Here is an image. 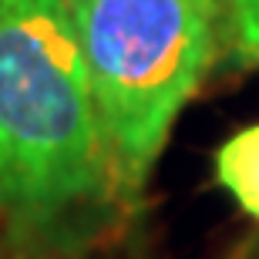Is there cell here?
Instances as JSON below:
<instances>
[{"label": "cell", "instance_id": "obj_1", "mask_svg": "<svg viewBox=\"0 0 259 259\" xmlns=\"http://www.w3.org/2000/svg\"><path fill=\"white\" fill-rule=\"evenodd\" d=\"M121 205L67 0H0V236L64 259Z\"/></svg>", "mask_w": 259, "mask_h": 259}, {"label": "cell", "instance_id": "obj_2", "mask_svg": "<svg viewBox=\"0 0 259 259\" xmlns=\"http://www.w3.org/2000/svg\"><path fill=\"white\" fill-rule=\"evenodd\" d=\"M121 202H135L215 61L226 0H67Z\"/></svg>", "mask_w": 259, "mask_h": 259}, {"label": "cell", "instance_id": "obj_3", "mask_svg": "<svg viewBox=\"0 0 259 259\" xmlns=\"http://www.w3.org/2000/svg\"><path fill=\"white\" fill-rule=\"evenodd\" d=\"M215 182L246 215L259 219V125L236 132L215 152Z\"/></svg>", "mask_w": 259, "mask_h": 259}, {"label": "cell", "instance_id": "obj_4", "mask_svg": "<svg viewBox=\"0 0 259 259\" xmlns=\"http://www.w3.org/2000/svg\"><path fill=\"white\" fill-rule=\"evenodd\" d=\"M226 24L239 54L259 64V0H226Z\"/></svg>", "mask_w": 259, "mask_h": 259}]
</instances>
